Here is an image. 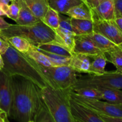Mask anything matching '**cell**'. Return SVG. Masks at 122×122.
<instances>
[{
	"instance_id": "74e56055",
	"label": "cell",
	"mask_w": 122,
	"mask_h": 122,
	"mask_svg": "<svg viewBox=\"0 0 122 122\" xmlns=\"http://www.w3.org/2000/svg\"><path fill=\"white\" fill-rule=\"evenodd\" d=\"M114 21L118 27L122 31V17H116L114 19Z\"/></svg>"
},
{
	"instance_id": "ee69618b",
	"label": "cell",
	"mask_w": 122,
	"mask_h": 122,
	"mask_svg": "<svg viewBox=\"0 0 122 122\" xmlns=\"http://www.w3.org/2000/svg\"><path fill=\"white\" fill-rule=\"evenodd\" d=\"M28 122H36L35 121H34V120H30V121Z\"/></svg>"
},
{
	"instance_id": "30bf717a",
	"label": "cell",
	"mask_w": 122,
	"mask_h": 122,
	"mask_svg": "<svg viewBox=\"0 0 122 122\" xmlns=\"http://www.w3.org/2000/svg\"><path fill=\"white\" fill-rule=\"evenodd\" d=\"M69 104L71 114L75 120L81 122H104L97 113L75 101L70 96Z\"/></svg>"
},
{
	"instance_id": "ab89813d",
	"label": "cell",
	"mask_w": 122,
	"mask_h": 122,
	"mask_svg": "<svg viewBox=\"0 0 122 122\" xmlns=\"http://www.w3.org/2000/svg\"><path fill=\"white\" fill-rule=\"evenodd\" d=\"M12 1H13V0H0V3L9 5L10 4V3H11Z\"/></svg>"
},
{
	"instance_id": "f6af8a7d",
	"label": "cell",
	"mask_w": 122,
	"mask_h": 122,
	"mask_svg": "<svg viewBox=\"0 0 122 122\" xmlns=\"http://www.w3.org/2000/svg\"><path fill=\"white\" fill-rule=\"evenodd\" d=\"M76 122H81L79 121V120H76Z\"/></svg>"
},
{
	"instance_id": "7c38bea8",
	"label": "cell",
	"mask_w": 122,
	"mask_h": 122,
	"mask_svg": "<svg viewBox=\"0 0 122 122\" xmlns=\"http://www.w3.org/2000/svg\"><path fill=\"white\" fill-rule=\"evenodd\" d=\"M91 10L94 20H114L116 18L114 0H104L97 7Z\"/></svg>"
},
{
	"instance_id": "5b68a950",
	"label": "cell",
	"mask_w": 122,
	"mask_h": 122,
	"mask_svg": "<svg viewBox=\"0 0 122 122\" xmlns=\"http://www.w3.org/2000/svg\"><path fill=\"white\" fill-rule=\"evenodd\" d=\"M108 88L122 89V72L106 71L101 75H89L80 76L71 90L81 88Z\"/></svg>"
},
{
	"instance_id": "cb8c5ba5",
	"label": "cell",
	"mask_w": 122,
	"mask_h": 122,
	"mask_svg": "<svg viewBox=\"0 0 122 122\" xmlns=\"http://www.w3.org/2000/svg\"><path fill=\"white\" fill-rule=\"evenodd\" d=\"M102 95V100L106 101L122 106V89H108V88H97Z\"/></svg>"
},
{
	"instance_id": "83f0119b",
	"label": "cell",
	"mask_w": 122,
	"mask_h": 122,
	"mask_svg": "<svg viewBox=\"0 0 122 122\" xmlns=\"http://www.w3.org/2000/svg\"><path fill=\"white\" fill-rule=\"evenodd\" d=\"M72 91L75 94L88 99H95V100H102V95L97 88H81L73 89Z\"/></svg>"
},
{
	"instance_id": "9a60e30c",
	"label": "cell",
	"mask_w": 122,
	"mask_h": 122,
	"mask_svg": "<svg viewBox=\"0 0 122 122\" xmlns=\"http://www.w3.org/2000/svg\"><path fill=\"white\" fill-rule=\"evenodd\" d=\"M72 32L75 36L88 35L94 32L92 20L71 18Z\"/></svg>"
},
{
	"instance_id": "9c48e42d",
	"label": "cell",
	"mask_w": 122,
	"mask_h": 122,
	"mask_svg": "<svg viewBox=\"0 0 122 122\" xmlns=\"http://www.w3.org/2000/svg\"><path fill=\"white\" fill-rule=\"evenodd\" d=\"M94 32L101 33L117 45L122 43V31L114 20H94Z\"/></svg>"
},
{
	"instance_id": "836d02e7",
	"label": "cell",
	"mask_w": 122,
	"mask_h": 122,
	"mask_svg": "<svg viewBox=\"0 0 122 122\" xmlns=\"http://www.w3.org/2000/svg\"><path fill=\"white\" fill-rule=\"evenodd\" d=\"M84 2L90 9H93L97 7L104 0H81Z\"/></svg>"
},
{
	"instance_id": "d4e9b609",
	"label": "cell",
	"mask_w": 122,
	"mask_h": 122,
	"mask_svg": "<svg viewBox=\"0 0 122 122\" xmlns=\"http://www.w3.org/2000/svg\"><path fill=\"white\" fill-rule=\"evenodd\" d=\"M107 61L115 66L117 71L122 72V49L117 45L106 53Z\"/></svg>"
},
{
	"instance_id": "ffe728a7",
	"label": "cell",
	"mask_w": 122,
	"mask_h": 122,
	"mask_svg": "<svg viewBox=\"0 0 122 122\" xmlns=\"http://www.w3.org/2000/svg\"><path fill=\"white\" fill-rule=\"evenodd\" d=\"M25 54L36 63L38 65L46 67L55 66L44 54H43L36 46L32 44H31L29 50Z\"/></svg>"
},
{
	"instance_id": "4fadbf2b",
	"label": "cell",
	"mask_w": 122,
	"mask_h": 122,
	"mask_svg": "<svg viewBox=\"0 0 122 122\" xmlns=\"http://www.w3.org/2000/svg\"><path fill=\"white\" fill-rule=\"evenodd\" d=\"M92 58L85 55L72 52L69 66L77 73L88 74Z\"/></svg>"
},
{
	"instance_id": "4316f807",
	"label": "cell",
	"mask_w": 122,
	"mask_h": 122,
	"mask_svg": "<svg viewBox=\"0 0 122 122\" xmlns=\"http://www.w3.org/2000/svg\"><path fill=\"white\" fill-rule=\"evenodd\" d=\"M42 21L52 29H57L59 27V13L52 8L49 7Z\"/></svg>"
},
{
	"instance_id": "8d00e7d4",
	"label": "cell",
	"mask_w": 122,
	"mask_h": 122,
	"mask_svg": "<svg viewBox=\"0 0 122 122\" xmlns=\"http://www.w3.org/2000/svg\"><path fill=\"white\" fill-rule=\"evenodd\" d=\"M11 24L8 23L1 16H0V30H4L9 27Z\"/></svg>"
},
{
	"instance_id": "6da1fadb",
	"label": "cell",
	"mask_w": 122,
	"mask_h": 122,
	"mask_svg": "<svg viewBox=\"0 0 122 122\" xmlns=\"http://www.w3.org/2000/svg\"><path fill=\"white\" fill-rule=\"evenodd\" d=\"M13 100L10 116L18 122L34 120L44 104L41 89L31 81L19 76H12Z\"/></svg>"
},
{
	"instance_id": "b9f144b4",
	"label": "cell",
	"mask_w": 122,
	"mask_h": 122,
	"mask_svg": "<svg viewBox=\"0 0 122 122\" xmlns=\"http://www.w3.org/2000/svg\"><path fill=\"white\" fill-rule=\"evenodd\" d=\"M2 15H5V14L4 13V12L0 9V16H2Z\"/></svg>"
},
{
	"instance_id": "e575fe53",
	"label": "cell",
	"mask_w": 122,
	"mask_h": 122,
	"mask_svg": "<svg viewBox=\"0 0 122 122\" xmlns=\"http://www.w3.org/2000/svg\"><path fill=\"white\" fill-rule=\"evenodd\" d=\"M97 114L104 122H122V118L113 117L107 116L104 114H98V113Z\"/></svg>"
},
{
	"instance_id": "60d3db41",
	"label": "cell",
	"mask_w": 122,
	"mask_h": 122,
	"mask_svg": "<svg viewBox=\"0 0 122 122\" xmlns=\"http://www.w3.org/2000/svg\"><path fill=\"white\" fill-rule=\"evenodd\" d=\"M4 66V62L3 60H2V56H1V54L0 53V70H2V68Z\"/></svg>"
},
{
	"instance_id": "4dcf8cb0",
	"label": "cell",
	"mask_w": 122,
	"mask_h": 122,
	"mask_svg": "<svg viewBox=\"0 0 122 122\" xmlns=\"http://www.w3.org/2000/svg\"><path fill=\"white\" fill-rule=\"evenodd\" d=\"M20 11V5L17 0H13L9 5L8 10L6 16L11 20L15 21L19 16Z\"/></svg>"
},
{
	"instance_id": "52a82bcc",
	"label": "cell",
	"mask_w": 122,
	"mask_h": 122,
	"mask_svg": "<svg viewBox=\"0 0 122 122\" xmlns=\"http://www.w3.org/2000/svg\"><path fill=\"white\" fill-rule=\"evenodd\" d=\"M71 98L78 103L88 107L98 114L113 117L122 118V106L101 100L88 99L82 97L70 90L69 92Z\"/></svg>"
},
{
	"instance_id": "8992f818",
	"label": "cell",
	"mask_w": 122,
	"mask_h": 122,
	"mask_svg": "<svg viewBox=\"0 0 122 122\" xmlns=\"http://www.w3.org/2000/svg\"><path fill=\"white\" fill-rule=\"evenodd\" d=\"M51 87L62 91H70L77 81L76 72L70 66L46 67L39 66Z\"/></svg>"
},
{
	"instance_id": "e0dca14e",
	"label": "cell",
	"mask_w": 122,
	"mask_h": 122,
	"mask_svg": "<svg viewBox=\"0 0 122 122\" xmlns=\"http://www.w3.org/2000/svg\"><path fill=\"white\" fill-rule=\"evenodd\" d=\"M49 7L56 10L60 14H66L73 7L80 4L81 0H46Z\"/></svg>"
},
{
	"instance_id": "f1b7e54d",
	"label": "cell",
	"mask_w": 122,
	"mask_h": 122,
	"mask_svg": "<svg viewBox=\"0 0 122 122\" xmlns=\"http://www.w3.org/2000/svg\"><path fill=\"white\" fill-rule=\"evenodd\" d=\"M39 50L49 58V60L53 63L55 66H69L71 57H67L65 56L51 53V52H47V51H44V50Z\"/></svg>"
},
{
	"instance_id": "44dd1931",
	"label": "cell",
	"mask_w": 122,
	"mask_h": 122,
	"mask_svg": "<svg viewBox=\"0 0 122 122\" xmlns=\"http://www.w3.org/2000/svg\"><path fill=\"white\" fill-rule=\"evenodd\" d=\"M87 36L94 42L96 46L104 53L117 46L116 44L100 33L93 32Z\"/></svg>"
},
{
	"instance_id": "bcb514c9",
	"label": "cell",
	"mask_w": 122,
	"mask_h": 122,
	"mask_svg": "<svg viewBox=\"0 0 122 122\" xmlns=\"http://www.w3.org/2000/svg\"><path fill=\"white\" fill-rule=\"evenodd\" d=\"M1 113H3V112H2V111H1V110H0V114H1Z\"/></svg>"
},
{
	"instance_id": "2e32d148",
	"label": "cell",
	"mask_w": 122,
	"mask_h": 122,
	"mask_svg": "<svg viewBox=\"0 0 122 122\" xmlns=\"http://www.w3.org/2000/svg\"><path fill=\"white\" fill-rule=\"evenodd\" d=\"M36 46L39 50H44L51 53L65 56L67 57H71L72 55V51L70 49L56 41L51 42L39 44Z\"/></svg>"
},
{
	"instance_id": "d6986e66",
	"label": "cell",
	"mask_w": 122,
	"mask_h": 122,
	"mask_svg": "<svg viewBox=\"0 0 122 122\" xmlns=\"http://www.w3.org/2000/svg\"><path fill=\"white\" fill-rule=\"evenodd\" d=\"M66 15L73 19L92 20L91 10L84 2H82L70 8Z\"/></svg>"
},
{
	"instance_id": "603a6c76",
	"label": "cell",
	"mask_w": 122,
	"mask_h": 122,
	"mask_svg": "<svg viewBox=\"0 0 122 122\" xmlns=\"http://www.w3.org/2000/svg\"><path fill=\"white\" fill-rule=\"evenodd\" d=\"M54 31L56 34V41L61 43L72 51L75 45V39L76 36L74 33L60 28L54 30Z\"/></svg>"
},
{
	"instance_id": "7a4b0ae2",
	"label": "cell",
	"mask_w": 122,
	"mask_h": 122,
	"mask_svg": "<svg viewBox=\"0 0 122 122\" xmlns=\"http://www.w3.org/2000/svg\"><path fill=\"white\" fill-rule=\"evenodd\" d=\"M1 56L4 62L2 70L8 75L24 77L33 82L40 89L47 86H51L39 65L25 54L14 48L10 44L7 51Z\"/></svg>"
},
{
	"instance_id": "d590c367",
	"label": "cell",
	"mask_w": 122,
	"mask_h": 122,
	"mask_svg": "<svg viewBox=\"0 0 122 122\" xmlns=\"http://www.w3.org/2000/svg\"><path fill=\"white\" fill-rule=\"evenodd\" d=\"M9 45L10 44L7 41L0 36V53L1 54H4L7 51Z\"/></svg>"
},
{
	"instance_id": "277c9868",
	"label": "cell",
	"mask_w": 122,
	"mask_h": 122,
	"mask_svg": "<svg viewBox=\"0 0 122 122\" xmlns=\"http://www.w3.org/2000/svg\"><path fill=\"white\" fill-rule=\"evenodd\" d=\"M13 36L22 37L35 46L56 41L54 30L46 26L42 20L27 26L11 24L9 27L0 32V36L3 39Z\"/></svg>"
},
{
	"instance_id": "7bdbcfd3",
	"label": "cell",
	"mask_w": 122,
	"mask_h": 122,
	"mask_svg": "<svg viewBox=\"0 0 122 122\" xmlns=\"http://www.w3.org/2000/svg\"><path fill=\"white\" fill-rule=\"evenodd\" d=\"M118 46H119V47H120V48H121L122 49V44H120V45H118Z\"/></svg>"
},
{
	"instance_id": "f546056e",
	"label": "cell",
	"mask_w": 122,
	"mask_h": 122,
	"mask_svg": "<svg viewBox=\"0 0 122 122\" xmlns=\"http://www.w3.org/2000/svg\"><path fill=\"white\" fill-rule=\"evenodd\" d=\"M34 121L36 122H55L44 103L36 115Z\"/></svg>"
},
{
	"instance_id": "f35d334b",
	"label": "cell",
	"mask_w": 122,
	"mask_h": 122,
	"mask_svg": "<svg viewBox=\"0 0 122 122\" xmlns=\"http://www.w3.org/2000/svg\"><path fill=\"white\" fill-rule=\"evenodd\" d=\"M8 117L5 113H1L0 114V122H10L8 119Z\"/></svg>"
},
{
	"instance_id": "3957f363",
	"label": "cell",
	"mask_w": 122,
	"mask_h": 122,
	"mask_svg": "<svg viewBox=\"0 0 122 122\" xmlns=\"http://www.w3.org/2000/svg\"><path fill=\"white\" fill-rule=\"evenodd\" d=\"M69 91L49 86L41 89L44 104L55 122H76L70 110Z\"/></svg>"
},
{
	"instance_id": "1f68e13d",
	"label": "cell",
	"mask_w": 122,
	"mask_h": 122,
	"mask_svg": "<svg viewBox=\"0 0 122 122\" xmlns=\"http://www.w3.org/2000/svg\"><path fill=\"white\" fill-rule=\"evenodd\" d=\"M60 23L58 28L64 30L72 32V28L71 25V18L70 17H66L62 14L59 13Z\"/></svg>"
},
{
	"instance_id": "484cf974",
	"label": "cell",
	"mask_w": 122,
	"mask_h": 122,
	"mask_svg": "<svg viewBox=\"0 0 122 122\" xmlns=\"http://www.w3.org/2000/svg\"><path fill=\"white\" fill-rule=\"evenodd\" d=\"M4 39L14 48L21 53L26 54L31 46V44L27 39L18 36H13Z\"/></svg>"
},
{
	"instance_id": "5bb4252c",
	"label": "cell",
	"mask_w": 122,
	"mask_h": 122,
	"mask_svg": "<svg viewBox=\"0 0 122 122\" xmlns=\"http://www.w3.org/2000/svg\"><path fill=\"white\" fill-rule=\"evenodd\" d=\"M20 5V11L19 16L15 20L17 25L21 26L33 25L41 21L40 19L37 18L28 7L25 4L23 0H17Z\"/></svg>"
},
{
	"instance_id": "8fae6325",
	"label": "cell",
	"mask_w": 122,
	"mask_h": 122,
	"mask_svg": "<svg viewBox=\"0 0 122 122\" xmlns=\"http://www.w3.org/2000/svg\"><path fill=\"white\" fill-rule=\"evenodd\" d=\"M72 52L85 55L92 58L104 52L96 46L88 36L83 35L75 36V45Z\"/></svg>"
},
{
	"instance_id": "d6a6232c",
	"label": "cell",
	"mask_w": 122,
	"mask_h": 122,
	"mask_svg": "<svg viewBox=\"0 0 122 122\" xmlns=\"http://www.w3.org/2000/svg\"><path fill=\"white\" fill-rule=\"evenodd\" d=\"M115 15L116 17H122V0H114Z\"/></svg>"
},
{
	"instance_id": "7dc6e473",
	"label": "cell",
	"mask_w": 122,
	"mask_h": 122,
	"mask_svg": "<svg viewBox=\"0 0 122 122\" xmlns=\"http://www.w3.org/2000/svg\"><path fill=\"white\" fill-rule=\"evenodd\" d=\"M0 32H1V30H0Z\"/></svg>"
},
{
	"instance_id": "7402d4cb",
	"label": "cell",
	"mask_w": 122,
	"mask_h": 122,
	"mask_svg": "<svg viewBox=\"0 0 122 122\" xmlns=\"http://www.w3.org/2000/svg\"><path fill=\"white\" fill-rule=\"evenodd\" d=\"M107 62V57L106 53L104 52L92 58L91 64L88 74L98 75L104 73L106 71L105 68Z\"/></svg>"
},
{
	"instance_id": "ba28073f",
	"label": "cell",
	"mask_w": 122,
	"mask_h": 122,
	"mask_svg": "<svg viewBox=\"0 0 122 122\" xmlns=\"http://www.w3.org/2000/svg\"><path fill=\"white\" fill-rule=\"evenodd\" d=\"M13 100L12 76L0 70V110L10 116Z\"/></svg>"
},
{
	"instance_id": "ac0fdd59",
	"label": "cell",
	"mask_w": 122,
	"mask_h": 122,
	"mask_svg": "<svg viewBox=\"0 0 122 122\" xmlns=\"http://www.w3.org/2000/svg\"><path fill=\"white\" fill-rule=\"evenodd\" d=\"M32 13L41 20L46 14L49 6L46 0H23Z\"/></svg>"
}]
</instances>
